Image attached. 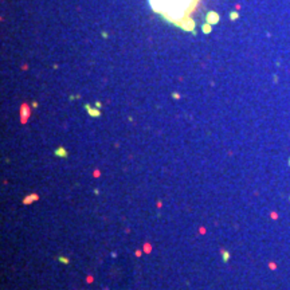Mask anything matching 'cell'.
Wrapping results in <instances>:
<instances>
[{
  "instance_id": "cell-2",
  "label": "cell",
  "mask_w": 290,
  "mask_h": 290,
  "mask_svg": "<svg viewBox=\"0 0 290 290\" xmlns=\"http://www.w3.org/2000/svg\"><path fill=\"white\" fill-rule=\"evenodd\" d=\"M55 154H56V156H59V157H67V156H69V154H67V150L63 149L62 147L58 148V149L55 150Z\"/></svg>"
},
{
  "instance_id": "cell-4",
  "label": "cell",
  "mask_w": 290,
  "mask_h": 290,
  "mask_svg": "<svg viewBox=\"0 0 290 290\" xmlns=\"http://www.w3.org/2000/svg\"><path fill=\"white\" fill-rule=\"evenodd\" d=\"M86 109H89V113L92 114V116H94V117H97V116H100V114H101V112H96V109H90L87 105H86Z\"/></svg>"
},
{
  "instance_id": "cell-3",
  "label": "cell",
  "mask_w": 290,
  "mask_h": 290,
  "mask_svg": "<svg viewBox=\"0 0 290 290\" xmlns=\"http://www.w3.org/2000/svg\"><path fill=\"white\" fill-rule=\"evenodd\" d=\"M36 199H38V195H32V198H26V199H24V204L32 203V201L36 200Z\"/></svg>"
},
{
  "instance_id": "cell-5",
  "label": "cell",
  "mask_w": 290,
  "mask_h": 290,
  "mask_svg": "<svg viewBox=\"0 0 290 290\" xmlns=\"http://www.w3.org/2000/svg\"><path fill=\"white\" fill-rule=\"evenodd\" d=\"M59 259H60V261H62V262H63V263H67V262H69V261H67V259H66V258H59Z\"/></svg>"
},
{
  "instance_id": "cell-1",
  "label": "cell",
  "mask_w": 290,
  "mask_h": 290,
  "mask_svg": "<svg viewBox=\"0 0 290 290\" xmlns=\"http://www.w3.org/2000/svg\"><path fill=\"white\" fill-rule=\"evenodd\" d=\"M196 0H150V4L157 12L163 13L164 18L173 23H181L187 16Z\"/></svg>"
}]
</instances>
